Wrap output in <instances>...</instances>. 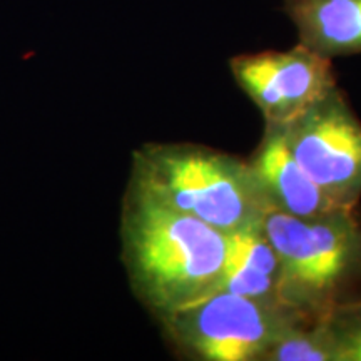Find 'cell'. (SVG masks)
<instances>
[{"mask_svg":"<svg viewBox=\"0 0 361 361\" xmlns=\"http://www.w3.org/2000/svg\"><path fill=\"white\" fill-rule=\"evenodd\" d=\"M279 263L278 298L318 319L361 276V226L355 209L298 218L269 211L263 221Z\"/></svg>","mask_w":361,"mask_h":361,"instance_id":"3","label":"cell"},{"mask_svg":"<svg viewBox=\"0 0 361 361\" xmlns=\"http://www.w3.org/2000/svg\"><path fill=\"white\" fill-rule=\"evenodd\" d=\"M121 238L134 295L157 318L221 288L228 234L133 186L126 191Z\"/></svg>","mask_w":361,"mask_h":361,"instance_id":"1","label":"cell"},{"mask_svg":"<svg viewBox=\"0 0 361 361\" xmlns=\"http://www.w3.org/2000/svg\"><path fill=\"white\" fill-rule=\"evenodd\" d=\"M263 361H335V356L322 322L314 319L288 329Z\"/></svg>","mask_w":361,"mask_h":361,"instance_id":"9","label":"cell"},{"mask_svg":"<svg viewBox=\"0 0 361 361\" xmlns=\"http://www.w3.org/2000/svg\"><path fill=\"white\" fill-rule=\"evenodd\" d=\"M239 87L266 124L284 126L338 87L329 57L298 44L290 51L243 54L229 61Z\"/></svg>","mask_w":361,"mask_h":361,"instance_id":"6","label":"cell"},{"mask_svg":"<svg viewBox=\"0 0 361 361\" xmlns=\"http://www.w3.org/2000/svg\"><path fill=\"white\" fill-rule=\"evenodd\" d=\"M318 319L335 361H361V300L338 301Z\"/></svg>","mask_w":361,"mask_h":361,"instance_id":"10","label":"cell"},{"mask_svg":"<svg viewBox=\"0 0 361 361\" xmlns=\"http://www.w3.org/2000/svg\"><path fill=\"white\" fill-rule=\"evenodd\" d=\"M300 44L324 57L361 54V0H283Z\"/></svg>","mask_w":361,"mask_h":361,"instance_id":"8","label":"cell"},{"mask_svg":"<svg viewBox=\"0 0 361 361\" xmlns=\"http://www.w3.org/2000/svg\"><path fill=\"white\" fill-rule=\"evenodd\" d=\"M291 154L333 200L356 207L361 197V123L338 87L283 126Z\"/></svg>","mask_w":361,"mask_h":361,"instance_id":"5","label":"cell"},{"mask_svg":"<svg viewBox=\"0 0 361 361\" xmlns=\"http://www.w3.org/2000/svg\"><path fill=\"white\" fill-rule=\"evenodd\" d=\"M129 186L226 234L263 228L271 206L250 162L194 144H146Z\"/></svg>","mask_w":361,"mask_h":361,"instance_id":"2","label":"cell"},{"mask_svg":"<svg viewBox=\"0 0 361 361\" xmlns=\"http://www.w3.org/2000/svg\"><path fill=\"white\" fill-rule=\"evenodd\" d=\"M176 346L206 361L261 360L288 329L306 319L279 301L255 300L218 290L161 316Z\"/></svg>","mask_w":361,"mask_h":361,"instance_id":"4","label":"cell"},{"mask_svg":"<svg viewBox=\"0 0 361 361\" xmlns=\"http://www.w3.org/2000/svg\"><path fill=\"white\" fill-rule=\"evenodd\" d=\"M247 162L271 211L298 218H314L333 211L355 209L333 200L298 164L284 139L283 126L266 124L263 139Z\"/></svg>","mask_w":361,"mask_h":361,"instance_id":"7","label":"cell"}]
</instances>
